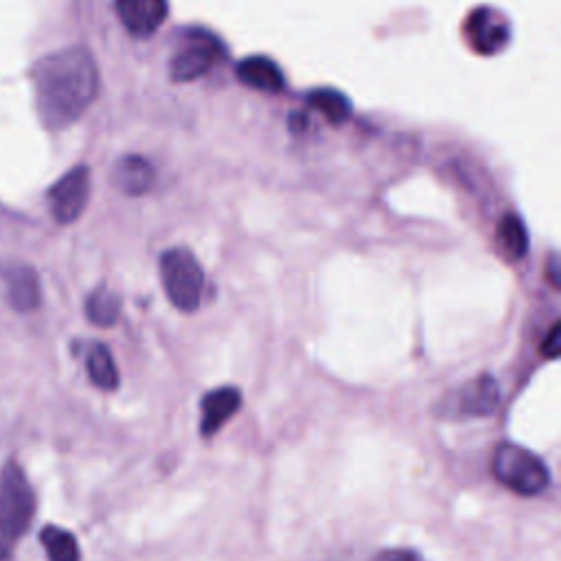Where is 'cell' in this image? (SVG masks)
Returning <instances> with one entry per match:
<instances>
[{
    "label": "cell",
    "instance_id": "1",
    "mask_svg": "<svg viewBox=\"0 0 561 561\" xmlns=\"http://www.w3.org/2000/svg\"><path fill=\"white\" fill-rule=\"evenodd\" d=\"M35 107L42 125L57 131L72 125L99 92V68L83 46L44 55L31 70Z\"/></svg>",
    "mask_w": 561,
    "mask_h": 561
},
{
    "label": "cell",
    "instance_id": "2",
    "mask_svg": "<svg viewBox=\"0 0 561 561\" xmlns=\"http://www.w3.org/2000/svg\"><path fill=\"white\" fill-rule=\"evenodd\" d=\"M495 480L517 495L535 497L550 484L548 467L526 447L515 443H500L491 458Z\"/></svg>",
    "mask_w": 561,
    "mask_h": 561
},
{
    "label": "cell",
    "instance_id": "3",
    "mask_svg": "<svg viewBox=\"0 0 561 561\" xmlns=\"http://www.w3.org/2000/svg\"><path fill=\"white\" fill-rule=\"evenodd\" d=\"M160 278L171 305L184 313L199 307L204 270L188 248H169L160 256Z\"/></svg>",
    "mask_w": 561,
    "mask_h": 561
},
{
    "label": "cell",
    "instance_id": "4",
    "mask_svg": "<svg viewBox=\"0 0 561 561\" xmlns=\"http://www.w3.org/2000/svg\"><path fill=\"white\" fill-rule=\"evenodd\" d=\"M35 515V493L18 462L9 460L0 471V535L22 537Z\"/></svg>",
    "mask_w": 561,
    "mask_h": 561
},
{
    "label": "cell",
    "instance_id": "5",
    "mask_svg": "<svg viewBox=\"0 0 561 561\" xmlns=\"http://www.w3.org/2000/svg\"><path fill=\"white\" fill-rule=\"evenodd\" d=\"M90 197V169L77 164L66 171L46 193L50 215L57 224L66 226L81 217Z\"/></svg>",
    "mask_w": 561,
    "mask_h": 561
},
{
    "label": "cell",
    "instance_id": "6",
    "mask_svg": "<svg viewBox=\"0 0 561 561\" xmlns=\"http://www.w3.org/2000/svg\"><path fill=\"white\" fill-rule=\"evenodd\" d=\"M0 285L7 302L20 313L35 311L42 302L39 276L26 263H18V261L4 263L0 267Z\"/></svg>",
    "mask_w": 561,
    "mask_h": 561
},
{
    "label": "cell",
    "instance_id": "7",
    "mask_svg": "<svg viewBox=\"0 0 561 561\" xmlns=\"http://www.w3.org/2000/svg\"><path fill=\"white\" fill-rule=\"evenodd\" d=\"M465 35L476 53L495 55L506 46L511 31L506 20L495 9L480 7L469 13L465 22Z\"/></svg>",
    "mask_w": 561,
    "mask_h": 561
},
{
    "label": "cell",
    "instance_id": "8",
    "mask_svg": "<svg viewBox=\"0 0 561 561\" xmlns=\"http://www.w3.org/2000/svg\"><path fill=\"white\" fill-rule=\"evenodd\" d=\"M121 24L136 37L151 35L167 18V0H114Z\"/></svg>",
    "mask_w": 561,
    "mask_h": 561
},
{
    "label": "cell",
    "instance_id": "9",
    "mask_svg": "<svg viewBox=\"0 0 561 561\" xmlns=\"http://www.w3.org/2000/svg\"><path fill=\"white\" fill-rule=\"evenodd\" d=\"M241 390L234 386H221L202 397V423L199 434L204 438L215 436L228 419H232L241 408Z\"/></svg>",
    "mask_w": 561,
    "mask_h": 561
},
{
    "label": "cell",
    "instance_id": "10",
    "mask_svg": "<svg viewBox=\"0 0 561 561\" xmlns=\"http://www.w3.org/2000/svg\"><path fill=\"white\" fill-rule=\"evenodd\" d=\"M153 180H156V171L151 162L142 156L127 153L114 162L112 182L125 195H131V197L145 195L153 186Z\"/></svg>",
    "mask_w": 561,
    "mask_h": 561
},
{
    "label": "cell",
    "instance_id": "11",
    "mask_svg": "<svg viewBox=\"0 0 561 561\" xmlns=\"http://www.w3.org/2000/svg\"><path fill=\"white\" fill-rule=\"evenodd\" d=\"M215 61V53H213V44L210 42H199L193 39L188 42L182 50H178L171 61H169V77L173 81H193L202 75L208 72V68Z\"/></svg>",
    "mask_w": 561,
    "mask_h": 561
},
{
    "label": "cell",
    "instance_id": "12",
    "mask_svg": "<svg viewBox=\"0 0 561 561\" xmlns=\"http://www.w3.org/2000/svg\"><path fill=\"white\" fill-rule=\"evenodd\" d=\"M237 79L259 92L276 94L283 90V70L265 55H250L237 64Z\"/></svg>",
    "mask_w": 561,
    "mask_h": 561
},
{
    "label": "cell",
    "instance_id": "13",
    "mask_svg": "<svg viewBox=\"0 0 561 561\" xmlns=\"http://www.w3.org/2000/svg\"><path fill=\"white\" fill-rule=\"evenodd\" d=\"M500 403V388L491 375L467 381L458 392V410L465 416H489Z\"/></svg>",
    "mask_w": 561,
    "mask_h": 561
},
{
    "label": "cell",
    "instance_id": "14",
    "mask_svg": "<svg viewBox=\"0 0 561 561\" xmlns=\"http://www.w3.org/2000/svg\"><path fill=\"white\" fill-rule=\"evenodd\" d=\"M85 370L90 381L101 390H116L121 377L116 362L105 344H92L85 355Z\"/></svg>",
    "mask_w": 561,
    "mask_h": 561
},
{
    "label": "cell",
    "instance_id": "15",
    "mask_svg": "<svg viewBox=\"0 0 561 561\" xmlns=\"http://www.w3.org/2000/svg\"><path fill=\"white\" fill-rule=\"evenodd\" d=\"M497 248L508 261L524 259L528 250V237L522 219L517 215H504L497 226Z\"/></svg>",
    "mask_w": 561,
    "mask_h": 561
},
{
    "label": "cell",
    "instance_id": "16",
    "mask_svg": "<svg viewBox=\"0 0 561 561\" xmlns=\"http://www.w3.org/2000/svg\"><path fill=\"white\" fill-rule=\"evenodd\" d=\"M39 541L48 554V561H79V543L72 533L59 526H44L39 533Z\"/></svg>",
    "mask_w": 561,
    "mask_h": 561
},
{
    "label": "cell",
    "instance_id": "17",
    "mask_svg": "<svg viewBox=\"0 0 561 561\" xmlns=\"http://www.w3.org/2000/svg\"><path fill=\"white\" fill-rule=\"evenodd\" d=\"M85 316L96 327H112L121 316L118 296L107 287L94 289L85 300Z\"/></svg>",
    "mask_w": 561,
    "mask_h": 561
},
{
    "label": "cell",
    "instance_id": "18",
    "mask_svg": "<svg viewBox=\"0 0 561 561\" xmlns=\"http://www.w3.org/2000/svg\"><path fill=\"white\" fill-rule=\"evenodd\" d=\"M309 103L333 125H340L351 114V101L335 88H318L309 92Z\"/></svg>",
    "mask_w": 561,
    "mask_h": 561
},
{
    "label": "cell",
    "instance_id": "19",
    "mask_svg": "<svg viewBox=\"0 0 561 561\" xmlns=\"http://www.w3.org/2000/svg\"><path fill=\"white\" fill-rule=\"evenodd\" d=\"M373 561H423L416 552L412 550H403V548H394V550H383L377 557H373Z\"/></svg>",
    "mask_w": 561,
    "mask_h": 561
},
{
    "label": "cell",
    "instance_id": "20",
    "mask_svg": "<svg viewBox=\"0 0 561 561\" xmlns=\"http://www.w3.org/2000/svg\"><path fill=\"white\" fill-rule=\"evenodd\" d=\"M541 353L546 357H557L559 355V322H554L546 335V342L541 344Z\"/></svg>",
    "mask_w": 561,
    "mask_h": 561
},
{
    "label": "cell",
    "instance_id": "21",
    "mask_svg": "<svg viewBox=\"0 0 561 561\" xmlns=\"http://www.w3.org/2000/svg\"><path fill=\"white\" fill-rule=\"evenodd\" d=\"M4 557H7V548H4L2 541H0V561H4Z\"/></svg>",
    "mask_w": 561,
    "mask_h": 561
}]
</instances>
